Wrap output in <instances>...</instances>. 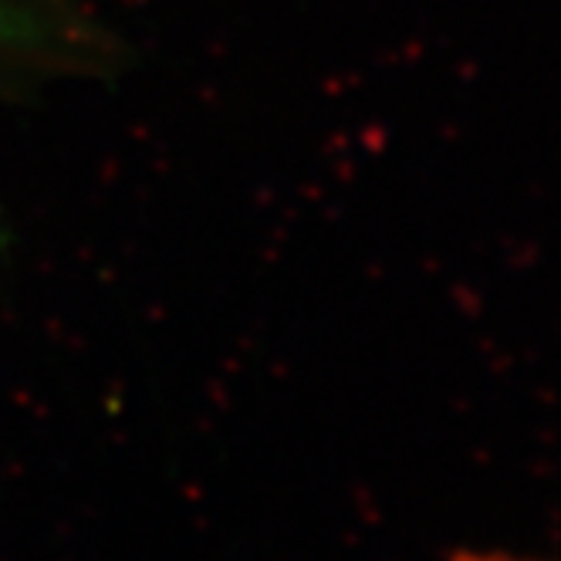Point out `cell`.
Segmentation results:
<instances>
[{
  "mask_svg": "<svg viewBox=\"0 0 561 561\" xmlns=\"http://www.w3.org/2000/svg\"><path fill=\"white\" fill-rule=\"evenodd\" d=\"M450 561H545V558L514 554V551H457Z\"/></svg>",
  "mask_w": 561,
  "mask_h": 561,
  "instance_id": "1",
  "label": "cell"
}]
</instances>
